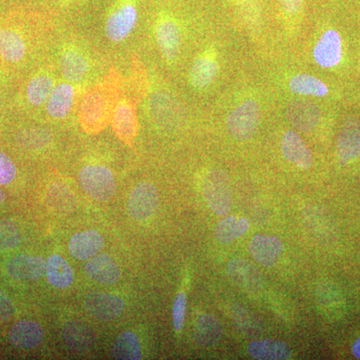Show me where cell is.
<instances>
[{
	"instance_id": "ee69618b",
	"label": "cell",
	"mask_w": 360,
	"mask_h": 360,
	"mask_svg": "<svg viewBox=\"0 0 360 360\" xmlns=\"http://www.w3.org/2000/svg\"><path fill=\"white\" fill-rule=\"evenodd\" d=\"M63 1L68 2V1H70V0H63Z\"/></svg>"
},
{
	"instance_id": "9c48e42d",
	"label": "cell",
	"mask_w": 360,
	"mask_h": 360,
	"mask_svg": "<svg viewBox=\"0 0 360 360\" xmlns=\"http://www.w3.org/2000/svg\"><path fill=\"white\" fill-rule=\"evenodd\" d=\"M342 39L335 30H326L315 44L314 59L317 65L331 70L342 60Z\"/></svg>"
},
{
	"instance_id": "6da1fadb",
	"label": "cell",
	"mask_w": 360,
	"mask_h": 360,
	"mask_svg": "<svg viewBox=\"0 0 360 360\" xmlns=\"http://www.w3.org/2000/svg\"><path fill=\"white\" fill-rule=\"evenodd\" d=\"M30 56L25 30L13 23L0 22V61L6 68H20Z\"/></svg>"
},
{
	"instance_id": "b9f144b4",
	"label": "cell",
	"mask_w": 360,
	"mask_h": 360,
	"mask_svg": "<svg viewBox=\"0 0 360 360\" xmlns=\"http://www.w3.org/2000/svg\"><path fill=\"white\" fill-rule=\"evenodd\" d=\"M6 193H4V191H2L1 188H0V205H1V203H4V201H6Z\"/></svg>"
},
{
	"instance_id": "5bb4252c",
	"label": "cell",
	"mask_w": 360,
	"mask_h": 360,
	"mask_svg": "<svg viewBox=\"0 0 360 360\" xmlns=\"http://www.w3.org/2000/svg\"><path fill=\"white\" fill-rule=\"evenodd\" d=\"M248 250L258 264L271 269L283 255V245L276 236L257 234L251 239Z\"/></svg>"
},
{
	"instance_id": "4fadbf2b",
	"label": "cell",
	"mask_w": 360,
	"mask_h": 360,
	"mask_svg": "<svg viewBox=\"0 0 360 360\" xmlns=\"http://www.w3.org/2000/svg\"><path fill=\"white\" fill-rule=\"evenodd\" d=\"M336 151L341 162L349 163L360 158V122L349 118L343 123L338 142Z\"/></svg>"
},
{
	"instance_id": "52a82bcc",
	"label": "cell",
	"mask_w": 360,
	"mask_h": 360,
	"mask_svg": "<svg viewBox=\"0 0 360 360\" xmlns=\"http://www.w3.org/2000/svg\"><path fill=\"white\" fill-rule=\"evenodd\" d=\"M160 205V194L153 184L141 182L130 193L127 210L130 217L137 221H144L153 217Z\"/></svg>"
},
{
	"instance_id": "5b68a950",
	"label": "cell",
	"mask_w": 360,
	"mask_h": 360,
	"mask_svg": "<svg viewBox=\"0 0 360 360\" xmlns=\"http://www.w3.org/2000/svg\"><path fill=\"white\" fill-rule=\"evenodd\" d=\"M259 122V105L257 101L248 99L231 111L227 116L226 127L233 139L246 141L257 131Z\"/></svg>"
},
{
	"instance_id": "7a4b0ae2",
	"label": "cell",
	"mask_w": 360,
	"mask_h": 360,
	"mask_svg": "<svg viewBox=\"0 0 360 360\" xmlns=\"http://www.w3.org/2000/svg\"><path fill=\"white\" fill-rule=\"evenodd\" d=\"M203 194L208 207L220 217L229 214L232 208V193L229 175L221 169L208 172L203 184Z\"/></svg>"
},
{
	"instance_id": "8d00e7d4",
	"label": "cell",
	"mask_w": 360,
	"mask_h": 360,
	"mask_svg": "<svg viewBox=\"0 0 360 360\" xmlns=\"http://www.w3.org/2000/svg\"><path fill=\"white\" fill-rule=\"evenodd\" d=\"M186 295L184 292H179L176 297H175L172 316H174V329L177 333L184 328V319H186Z\"/></svg>"
},
{
	"instance_id": "9a60e30c",
	"label": "cell",
	"mask_w": 360,
	"mask_h": 360,
	"mask_svg": "<svg viewBox=\"0 0 360 360\" xmlns=\"http://www.w3.org/2000/svg\"><path fill=\"white\" fill-rule=\"evenodd\" d=\"M54 89V78L49 71L39 70L26 82L25 101L30 108H39L46 104Z\"/></svg>"
},
{
	"instance_id": "3957f363",
	"label": "cell",
	"mask_w": 360,
	"mask_h": 360,
	"mask_svg": "<svg viewBox=\"0 0 360 360\" xmlns=\"http://www.w3.org/2000/svg\"><path fill=\"white\" fill-rule=\"evenodd\" d=\"M78 179L84 193L92 200L108 201L115 195V176L110 168L104 165H86L80 170Z\"/></svg>"
},
{
	"instance_id": "2e32d148",
	"label": "cell",
	"mask_w": 360,
	"mask_h": 360,
	"mask_svg": "<svg viewBox=\"0 0 360 360\" xmlns=\"http://www.w3.org/2000/svg\"><path fill=\"white\" fill-rule=\"evenodd\" d=\"M46 262L44 258L32 255H18L9 260L6 272L14 281H39L44 276Z\"/></svg>"
},
{
	"instance_id": "d6a6232c",
	"label": "cell",
	"mask_w": 360,
	"mask_h": 360,
	"mask_svg": "<svg viewBox=\"0 0 360 360\" xmlns=\"http://www.w3.org/2000/svg\"><path fill=\"white\" fill-rule=\"evenodd\" d=\"M18 141L26 149H39L49 143L51 135L45 129H26L18 134Z\"/></svg>"
},
{
	"instance_id": "4dcf8cb0",
	"label": "cell",
	"mask_w": 360,
	"mask_h": 360,
	"mask_svg": "<svg viewBox=\"0 0 360 360\" xmlns=\"http://www.w3.org/2000/svg\"><path fill=\"white\" fill-rule=\"evenodd\" d=\"M111 355L115 359H141V345L137 335L131 331H124V333H120L111 348Z\"/></svg>"
},
{
	"instance_id": "74e56055",
	"label": "cell",
	"mask_w": 360,
	"mask_h": 360,
	"mask_svg": "<svg viewBox=\"0 0 360 360\" xmlns=\"http://www.w3.org/2000/svg\"><path fill=\"white\" fill-rule=\"evenodd\" d=\"M281 11L286 18H295L300 15L305 0H278Z\"/></svg>"
},
{
	"instance_id": "d6986e66",
	"label": "cell",
	"mask_w": 360,
	"mask_h": 360,
	"mask_svg": "<svg viewBox=\"0 0 360 360\" xmlns=\"http://www.w3.org/2000/svg\"><path fill=\"white\" fill-rule=\"evenodd\" d=\"M86 276L97 283L112 285L122 277V269L108 255H99L90 258L84 265Z\"/></svg>"
},
{
	"instance_id": "836d02e7",
	"label": "cell",
	"mask_w": 360,
	"mask_h": 360,
	"mask_svg": "<svg viewBox=\"0 0 360 360\" xmlns=\"http://www.w3.org/2000/svg\"><path fill=\"white\" fill-rule=\"evenodd\" d=\"M20 229L11 220H0V251L14 250L20 245Z\"/></svg>"
},
{
	"instance_id": "8992f818",
	"label": "cell",
	"mask_w": 360,
	"mask_h": 360,
	"mask_svg": "<svg viewBox=\"0 0 360 360\" xmlns=\"http://www.w3.org/2000/svg\"><path fill=\"white\" fill-rule=\"evenodd\" d=\"M139 20L134 0H120L113 6L105 22V33L112 42H122L134 32Z\"/></svg>"
},
{
	"instance_id": "4316f807",
	"label": "cell",
	"mask_w": 360,
	"mask_h": 360,
	"mask_svg": "<svg viewBox=\"0 0 360 360\" xmlns=\"http://www.w3.org/2000/svg\"><path fill=\"white\" fill-rule=\"evenodd\" d=\"M248 354L255 359L286 360L291 357V350L281 340H255L248 345Z\"/></svg>"
},
{
	"instance_id": "7c38bea8",
	"label": "cell",
	"mask_w": 360,
	"mask_h": 360,
	"mask_svg": "<svg viewBox=\"0 0 360 360\" xmlns=\"http://www.w3.org/2000/svg\"><path fill=\"white\" fill-rule=\"evenodd\" d=\"M60 70L63 77L68 82L78 84L82 82L89 73V58L77 45H65L61 51Z\"/></svg>"
},
{
	"instance_id": "7bdbcfd3",
	"label": "cell",
	"mask_w": 360,
	"mask_h": 360,
	"mask_svg": "<svg viewBox=\"0 0 360 360\" xmlns=\"http://www.w3.org/2000/svg\"><path fill=\"white\" fill-rule=\"evenodd\" d=\"M1 101H2V92H1V90H0V105H1Z\"/></svg>"
},
{
	"instance_id": "7402d4cb",
	"label": "cell",
	"mask_w": 360,
	"mask_h": 360,
	"mask_svg": "<svg viewBox=\"0 0 360 360\" xmlns=\"http://www.w3.org/2000/svg\"><path fill=\"white\" fill-rule=\"evenodd\" d=\"M112 127L122 141L130 142L136 135V111L129 99L123 98L115 106L112 115Z\"/></svg>"
},
{
	"instance_id": "f546056e",
	"label": "cell",
	"mask_w": 360,
	"mask_h": 360,
	"mask_svg": "<svg viewBox=\"0 0 360 360\" xmlns=\"http://www.w3.org/2000/svg\"><path fill=\"white\" fill-rule=\"evenodd\" d=\"M250 221L236 217H225L215 226V238L222 245H229L243 238L250 229Z\"/></svg>"
},
{
	"instance_id": "cb8c5ba5",
	"label": "cell",
	"mask_w": 360,
	"mask_h": 360,
	"mask_svg": "<svg viewBox=\"0 0 360 360\" xmlns=\"http://www.w3.org/2000/svg\"><path fill=\"white\" fill-rule=\"evenodd\" d=\"M75 99V89L71 84H59L54 86L46 103L47 115L54 120L68 117Z\"/></svg>"
},
{
	"instance_id": "603a6c76",
	"label": "cell",
	"mask_w": 360,
	"mask_h": 360,
	"mask_svg": "<svg viewBox=\"0 0 360 360\" xmlns=\"http://www.w3.org/2000/svg\"><path fill=\"white\" fill-rule=\"evenodd\" d=\"M44 340V329L35 321L16 322L9 331V341L11 345L20 349H33L39 347Z\"/></svg>"
},
{
	"instance_id": "44dd1931",
	"label": "cell",
	"mask_w": 360,
	"mask_h": 360,
	"mask_svg": "<svg viewBox=\"0 0 360 360\" xmlns=\"http://www.w3.org/2000/svg\"><path fill=\"white\" fill-rule=\"evenodd\" d=\"M103 236L98 231L89 229L75 233L70 238L68 250L75 259L89 260L103 250Z\"/></svg>"
},
{
	"instance_id": "f1b7e54d",
	"label": "cell",
	"mask_w": 360,
	"mask_h": 360,
	"mask_svg": "<svg viewBox=\"0 0 360 360\" xmlns=\"http://www.w3.org/2000/svg\"><path fill=\"white\" fill-rule=\"evenodd\" d=\"M45 274L49 284L59 290L70 288L75 279L73 269L65 258L58 255H51L47 259Z\"/></svg>"
},
{
	"instance_id": "484cf974",
	"label": "cell",
	"mask_w": 360,
	"mask_h": 360,
	"mask_svg": "<svg viewBox=\"0 0 360 360\" xmlns=\"http://www.w3.org/2000/svg\"><path fill=\"white\" fill-rule=\"evenodd\" d=\"M222 335V326L212 314H201L198 317L194 328V340L201 347H212L217 345Z\"/></svg>"
},
{
	"instance_id": "83f0119b",
	"label": "cell",
	"mask_w": 360,
	"mask_h": 360,
	"mask_svg": "<svg viewBox=\"0 0 360 360\" xmlns=\"http://www.w3.org/2000/svg\"><path fill=\"white\" fill-rule=\"evenodd\" d=\"M46 203L51 210L60 215L71 214L77 208L75 194L70 187L61 182H56L49 186Z\"/></svg>"
},
{
	"instance_id": "ffe728a7",
	"label": "cell",
	"mask_w": 360,
	"mask_h": 360,
	"mask_svg": "<svg viewBox=\"0 0 360 360\" xmlns=\"http://www.w3.org/2000/svg\"><path fill=\"white\" fill-rule=\"evenodd\" d=\"M219 65L214 52L208 51L193 61L189 72V82L196 89H205L214 82Z\"/></svg>"
},
{
	"instance_id": "f35d334b",
	"label": "cell",
	"mask_w": 360,
	"mask_h": 360,
	"mask_svg": "<svg viewBox=\"0 0 360 360\" xmlns=\"http://www.w3.org/2000/svg\"><path fill=\"white\" fill-rule=\"evenodd\" d=\"M15 309L11 298L4 290H0V321H6L13 316Z\"/></svg>"
},
{
	"instance_id": "e575fe53",
	"label": "cell",
	"mask_w": 360,
	"mask_h": 360,
	"mask_svg": "<svg viewBox=\"0 0 360 360\" xmlns=\"http://www.w3.org/2000/svg\"><path fill=\"white\" fill-rule=\"evenodd\" d=\"M18 169L13 160L0 150V186H9L16 179Z\"/></svg>"
},
{
	"instance_id": "d4e9b609",
	"label": "cell",
	"mask_w": 360,
	"mask_h": 360,
	"mask_svg": "<svg viewBox=\"0 0 360 360\" xmlns=\"http://www.w3.org/2000/svg\"><path fill=\"white\" fill-rule=\"evenodd\" d=\"M63 340L66 347L75 354H82L92 347L96 335L89 326L79 321L66 323L63 329Z\"/></svg>"
},
{
	"instance_id": "1f68e13d",
	"label": "cell",
	"mask_w": 360,
	"mask_h": 360,
	"mask_svg": "<svg viewBox=\"0 0 360 360\" xmlns=\"http://www.w3.org/2000/svg\"><path fill=\"white\" fill-rule=\"evenodd\" d=\"M290 89L298 96L324 97L328 94V86L324 82L309 75H298L291 78Z\"/></svg>"
},
{
	"instance_id": "30bf717a",
	"label": "cell",
	"mask_w": 360,
	"mask_h": 360,
	"mask_svg": "<svg viewBox=\"0 0 360 360\" xmlns=\"http://www.w3.org/2000/svg\"><path fill=\"white\" fill-rule=\"evenodd\" d=\"M84 307L97 321H111L122 314L124 302L116 295L105 292H92L85 297Z\"/></svg>"
},
{
	"instance_id": "60d3db41",
	"label": "cell",
	"mask_w": 360,
	"mask_h": 360,
	"mask_svg": "<svg viewBox=\"0 0 360 360\" xmlns=\"http://www.w3.org/2000/svg\"><path fill=\"white\" fill-rule=\"evenodd\" d=\"M253 0H233V2H236L238 6H248L250 2H252Z\"/></svg>"
},
{
	"instance_id": "ac0fdd59",
	"label": "cell",
	"mask_w": 360,
	"mask_h": 360,
	"mask_svg": "<svg viewBox=\"0 0 360 360\" xmlns=\"http://www.w3.org/2000/svg\"><path fill=\"white\" fill-rule=\"evenodd\" d=\"M281 153L288 162L300 169H309L314 165L311 150L295 131L284 134L281 141Z\"/></svg>"
},
{
	"instance_id": "ab89813d",
	"label": "cell",
	"mask_w": 360,
	"mask_h": 360,
	"mask_svg": "<svg viewBox=\"0 0 360 360\" xmlns=\"http://www.w3.org/2000/svg\"><path fill=\"white\" fill-rule=\"evenodd\" d=\"M352 354L356 359H360V338L355 341L354 347H352Z\"/></svg>"
},
{
	"instance_id": "277c9868",
	"label": "cell",
	"mask_w": 360,
	"mask_h": 360,
	"mask_svg": "<svg viewBox=\"0 0 360 360\" xmlns=\"http://www.w3.org/2000/svg\"><path fill=\"white\" fill-rule=\"evenodd\" d=\"M111 113V98L103 89H91L82 97L80 122L85 129L96 131L103 129Z\"/></svg>"
},
{
	"instance_id": "e0dca14e",
	"label": "cell",
	"mask_w": 360,
	"mask_h": 360,
	"mask_svg": "<svg viewBox=\"0 0 360 360\" xmlns=\"http://www.w3.org/2000/svg\"><path fill=\"white\" fill-rule=\"evenodd\" d=\"M286 117L295 129L310 132L321 122V112L316 104L309 101H293L286 108Z\"/></svg>"
},
{
	"instance_id": "d590c367",
	"label": "cell",
	"mask_w": 360,
	"mask_h": 360,
	"mask_svg": "<svg viewBox=\"0 0 360 360\" xmlns=\"http://www.w3.org/2000/svg\"><path fill=\"white\" fill-rule=\"evenodd\" d=\"M234 319H236V323L239 329L246 333L248 335L253 336L259 335L257 333V322L250 316V312L246 311L243 307H238L234 314Z\"/></svg>"
},
{
	"instance_id": "8fae6325",
	"label": "cell",
	"mask_w": 360,
	"mask_h": 360,
	"mask_svg": "<svg viewBox=\"0 0 360 360\" xmlns=\"http://www.w3.org/2000/svg\"><path fill=\"white\" fill-rule=\"evenodd\" d=\"M156 40L162 56L172 63L179 58L181 35L179 26L172 16L161 15L156 22Z\"/></svg>"
},
{
	"instance_id": "ba28073f",
	"label": "cell",
	"mask_w": 360,
	"mask_h": 360,
	"mask_svg": "<svg viewBox=\"0 0 360 360\" xmlns=\"http://www.w3.org/2000/svg\"><path fill=\"white\" fill-rule=\"evenodd\" d=\"M229 279L240 290L248 293H257L264 286V278L262 272L245 258H234L226 267Z\"/></svg>"
}]
</instances>
